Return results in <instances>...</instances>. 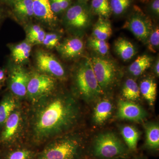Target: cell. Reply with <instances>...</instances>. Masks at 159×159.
<instances>
[{"mask_svg": "<svg viewBox=\"0 0 159 159\" xmlns=\"http://www.w3.org/2000/svg\"><path fill=\"white\" fill-rule=\"evenodd\" d=\"M80 117L78 100L66 92L56 90L31 103L26 117L29 146L40 147L70 133L78 124Z\"/></svg>", "mask_w": 159, "mask_h": 159, "instance_id": "obj_1", "label": "cell"}, {"mask_svg": "<svg viewBox=\"0 0 159 159\" xmlns=\"http://www.w3.org/2000/svg\"><path fill=\"white\" fill-rule=\"evenodd\" d=\"M83 150L82 139L67 134L46 143L34 159H81Z\"/></svg>", "mask_w": 159, "mask_h": 159, "instance_id": "obj_2", "label": "cell"}, {"mask_svg": "<svg viewBox=\"0 0 159 159\" xmlns=\"http://www.w3.org/2000/svg\"><path fill=\"white\" fill-rule=\"evenodd\" d=\"M74 81L77 93L86 102L95 101L103 92L94 74L89 57L83 58L77 65L74 71Z\"/></svg>", "mask_w": 159, "mask_h": 159, "instance_id": "obj_3", "label": "cell"}, {"mask_svg": "<svg viewBox=\"0 0 159 159\" xmlns=\"http://www.w3.org/2000/svg\"><path fill=\"white\" fill-rule=\"evenodd\" d=\"M93 15L87 2L78 1L65 11L63 24L69 32L80 36L90 27Z\"/></svg>", "mask_w": 159, "mask_h": 159, "instance_id": "obj_4", "label": "cell"}, {"mask_svg": "<svg viewBox=\"0 0 159 159\" xmlns=\"http://www.w3.org/2000/svg\"><path fill=\"white\" fill-rule=\"evenodd\" d=\"M26 130V116L19 105L6 120L0 130V147L4 149L20 145Z\"/></svg>", "mask_w": 159, "mask_h": 159, "instance_id": "obj_5", "label": "cell"}, {"mask_svg": "<svg viewBox=\"0 0 159 159\" xmlns=\"http://www.w3.org/2000/svg\"><path fill=\"white\" fill-rule=\"evenodd\" d=\"M92 153L100 159H111L126 155L128 148L116 134L107 131L99 134L95 138Z\"/></svg>", "mask_w": 159, "mask_h": 159, "instance_id": "obj_6", "label": "cell"}, {"mask_svg": "<svg viewBox=\"0 0 159 159\" xmlns=\"http://www.w3.org/2000/svg\"><path fill=\"white\" fill-rule=\"evenodd\" d=\"M57 79L36 71L31 73L26 97L31 103L36 102L56 90Z\"/></svg>", "mask_w": 159, "mask_h": 159, "instance_id": "obj_7", "label": "cell"}, {"mask_svg": "<svg viewBox=\"0 0 159 159\" xmlns=\"http://www.w3.org/2000/svg\"><path fill=\"white\" fill-rule=\"evenodd\" d=\"M94 74L103 92L113 85L116 80L117 67L113 61L106 56L93 55L90 58Z\"/></svg>", "mask_w": 159, "mask_h": 159, "instance_id": "obj_8", "label": "cell"}, {"mask_svg": "<svg viewBox=\"0 0 159 159\" xmlns=\"http://www.w3.org/2000/svg\"><path fill=\"white\" fill-rule=\"evenodd\" d=\"M153 27L150 18L139 7L134 6L122 28L130 31L137 39L143 43L147 44Z\"/></svg>", "mask_w": 159, "mask_h": 159, "instance_id": "obj_9", "label": "cell"}, {"mask_svg": "<svg viewBox=\"0 0 159 159\" xmlns=\"http://www.w3.org/2000/svg\"><path fill=\"white\" fill-rule=\"evenodd\" d=\"M7 71V84L9 92L17 99L26 97L31 73L23 66L16 64L12 61L8 63Z\"/></svg>", "mask_w": 159, "mask_h": 159, "instance_id": "obj_10", "label": "cell"}, {"mask_svg": "<svg viewBox=\"0 0 159 159\" xmlns=\"http://www.w3.org/2000/svg\"><path fill=\"white\" fill-rule=\"evenodd\" d=\"M35 65L37 71L60 80H65L67 74L62 63L53 54L44 50L36 51Z\"/></svg>", "mask_w": 159, "mask_h": 159, "instance_id": "obj_11", "label": "cell"}, {"mask_svg": "<svg viewBox=\"0 0 159 159\" xmlns=\"http://www.w3.org/2000/svg\"><path fill=\"white\" fill-rule=\"evenodd\" d=\"M56 49L63 59L72 60L82 56L84 51V42L80 36L74 35L61 42Z\"/></svg>", "mask_w": 159, "mask_h": 159, "instance_id": "obj_12", "label": "cell"}, {"mask_svg": "<svg viewBox=\"0 0 159 159\" xmlns=\"http://www.w3.org/2000/svg\"><path fill=\"white\" fill-rule=\"evenodd\" d=\"M117 116L119 119L135 122H142L147 116V113L140 105L131 101L119 100Z\"/></svg>", "mask_w": 159, "mask_h": 159, "instance_id": "obj_13", "label": "cell"}, {"mask_svg": "<svg viewBox=\"0 0 159 159\" xmlns=\"http://www.w3.org/2000/svg\"><path fill=\"white\" fill-rule=\"evenodd\" d=\"M34 17L44 25L54 28L57 22V16L51 9L49 0H32Z\"/></svg>", "mask_w": 159, "mask_h": 159, "instance_id": "obj_14", "label": "cell"}, {"mask_svg": "<svg viewBox=\"0 0 159 159\" xmlns=\"http://www.w3.org/2000/svg\"><path fill=\"white\" fill-rule=\"evenodd\" d=\"M38 151L20 145L0 150L1 159H34Z\"/></svg>", "mask_w": 159, "mask_h": 159, "instance_id": "obj_15", "label": "cell"}, {"mask_svg": "<svg viewBox=\"0 0 159 159\" xmlns=\"http://www.w3.org/2000/svg\"><path fill=\"white\" fill-rule=\"evenodd\" d=\"M11 53V61L19 65L23 66L29 61L31 55L32 45L27 40L8 45Z\"/></svg>", "mask_w": 159, "mask_h": 159, "instance_id": "obj_16", "label": "cell"}, {"mask_svg": "<svg viewBox=\"0 0 159 159\" xmlns=\"http://www.w3.org/2000/svg\"><path fill=\"white\" fill-rule=\"evenodd\" d=\"M12 5L13 14L20 22L26 25L34 17L32 0H17Z\"/></svg>", "mask_w": 159, "mask_h": 159, "instance_id": "obj_17", "label": "cell"}, {"mask_svg": "<svg viewBox=\"0 0 159 159\" xmlns=\"http://www.w3.org/2000/svg\"><path fill=\"white\" fill-rule=\"evenodd\" d=\"M18 99L11 92H6L0 101V130L11 113L19 106Z\"/></svg>", "mask_w": 159, "mask_h": 159, "instance_id": "obj_18", "label": "cell"}, {"mask_svg": "<svg viewBox=\"0 0 159 159\" xmlns=\"http://www.w3.org/2000/svg\"><path fill=\"white\" fill-rule=\"evenodd\" d=\"M114 50L117 55L124 61H127L137 54L135 47L128 40L119 37L114 43Z\"/></svg>", "mask_w": 159, "mask_h": 159, "instance_id": "obj_19", "label": "cell"}, {"mask_svg": "<svg viewBox=\"0 0 159 159\" xmlns=\"http://www.w3.org/2000/svg\"><path fill=\"white\" fill-rule=\"evenodd\" d=\"M145 133V146L148 149L157 150L159 148L158 123L149 122L144 125Z\"/></svg>", "mask_w": 159, "mask_h": 159, "instance_id": "obj_20", "label": "cell"}, {"mask_svg": "<svg viewBox=\"0 0 159 159\" xmlns=\"http://www.w3.org/2000/svg\"><path fill=\"white\" fill-rule=\"evenodd\" d=\"M113 106L110 101L103 100L99 101L94 109L93 120L97 125H101L111 117Z\"/></svg>", "mask_w": 159, "mask_h": 159, "instance_id": "obj_21", "label": "cell"}, {"mask_svg": "<svg viewBox=\"0 0 159 159\" xmlns=\"http://www.w3.org/2000/svg\"><path fill=\"white\" fill-rule=\"evenodd\" d=\"M112 34L111 25L108 19L99 17L93 28L92 37L107 41Z\"/></svg>", "mask_w": 159, "mask_h": 159, "instance_id": "obj_22", "label": "cell"}, {"mask_svg": "<svg viewBox=\"0 0 159 159\" xmlns=\"http://www.w3.org/2000/svg\"><path fill=\"white\" fill-rule=\"evenodd\" d=\"M26 40L31 45H42L46 32L41 26L37 24H26Z\"/></svg>", "mask_w": 159, "mask_h": 159, "instance_id": "obj_23", "label": "cell"}, {"mask_svg": "<svg viewBox=\"0 0 159 159\" xmlns=\"http://www.w3.org/2000/svg\"><path fill=\"white\" fill-rule=\"evenodd\" d=\"M139 87L140 93L148 101L149 105L152 106L156 99V83L152 78H145L141 81Z\"/></svg>", "mask_w": 159, "mask_h": 159, "instance_id": "obj_24", "label": "cell"}, {"mask_svg": "<svg viewBox=\"0 0 159 159\" xmlns=\"http://www.w3.org/2000/svg\"><path fill=\"white\" fill-rule=\"evenodd\" d=\"M120 131L128 149L135 150L140 137L139 131L134 126L124 125L120 127Z\"/></svg>", "mask_w": 159, "mask_h": 159, "instance_id": "obj_25", "label": "cell"}, {"mask_svg": "<svg viewBox=\"0 0 159 159\" xmlns=\"http://www.w3.org/2000/svg\"><path fill=\"white\" fill-rule=\"evenodd\" d=\"M152 61V58L148 54L140 55L129 66V72L134 77L141 76L150 67Z\"/></svg>", "mask_w": 159, "mask_h": 159, "instance_id": "obj_26", "label": "cell"}, {"mask_svg": "<svg viewBox=\"0 0 159 159\" xmlns=\"http://www.w3.org/2000/svg\"><path fill=\"white\" fill-rule=\"evenodd\" d=\"M93 15L108 19L112 14L109 0H92L90 6Z\"/></svg>", "mask_w": 159, "mask_h": 159, "instance_id": "obj_27", "label": "cell"}, {"mask_svg": "<svg viewBox=\"0 0 159 159\" xmlns=\"http://www.w3.org/2000/svg\"><path fill=\"white\" fill-rule=\"evenodd\" d=\"M122 93L124 98L131 101L139 99L141 94L139 85L131 78H128L125 80L122 86Z\"/></svg>", "mask_w": 159, "mask_h": 159, "instance_id": "obj_28", "label": "cell"}, {"mask_svg": "<svg viewBox=\"0 0 159 159\" xmlns=\"http://www.w3.org/2000/svg\"><path fill=\"white\" fill-rule=\"evenodd\" d=\"M88 45L97 55L106 56L109 53L110 46L107 41L91 37L88 40Z\"/></svg>", "mask_w": 159, "mask_h": 159, "instance_id": "obj_29", "label": "cell"}, {"mask_svg": "<svg viewBox=\"0 0 159 159\" xmlns=\"http://www.w3.org/2000/svg\"><path fill=\"white\" fill-rule=\"evenodd\" d=\"M112 14L122 16L127 11L132 4V0H109Z\"/></svg>", "mask_w": 159, "mask_h": 159, "instance_id": "obj_30", "label": "cell"}, {"mask_svg": "<svg viewBox=\"0 0 159 159\" xmlns=\"http://www.w3.org/2000/svg\"><path fill=\"white\" fill-rule=\"evenodd\" d=\"M61 34L57 32L46 33L42 45L46 49L52 50L57 48L61 40Z\"/></svg>", "mask_w": 159, "mask_h": 159, "instance_id": "obj_31", "label": "cell"}, {"mask_svg": "<svg viewBox=\"0 0 159 159\" xmlns=\"http://www.w3.org/2000/svg\"><path fill=\"white\" fill-rule=\"evenodd\" d=\"M148 50L153 53H156L159 47V29L158 26L152 28L148 36L147 44Z\"/></svg>", "mask_w": 159, "mask_h": 159, "instance_id": "obj_32", "label": "cell"}, {"mask_svg": "<svg viewBox=\"0 0 159 159\" xmlns=\"http://www.w3.org/2000/svg\"><path fill=\"white\" fill-rule=\"evenodd\" d=\"M148 12L152 16L158 18L159 16V0H150L147 7Z\"/></svg>", "mask_w": 159, "mask_h": 159, "instance_id": "obj_33", "label": "cell"}, {"mask_svg": "<svg viewBox=\"0 0 159 159\" xmlns=\"http://www.w3.org/2000/svg\"><path fill=\"white\" fill-rule=\"evenodd\" d=\"M62 12H64L71 5V0H57Z\"/></svg>", "mask_w": 159, "mask_h": 159, "instance_id": "obj_34", "label": "cell"}, {"mask_svg": "<svg viewBox=\"0 0 159 159\" xmlns=\"http://www.w3.org/2000/svg\"><path fill=\"white\" fill-rule=\"evenodd\" d=\"M6 78V70L2 68H0V86L2 85Z\"/></svg>", "mask_w": 159, "mask_h": 159, "instance_id": "obj_35", "label": "cell"}, {"mask_svg": "<svg viewBox=\"0 0 159 159\" xmlns=\"http://www.w3.org/2000/svg\"><path fill=\"white\" fill-rule=\"evenodd\" d=\"M153 70L157 77L159 76V57H158L156 60L154 65Z\"/></svg>", "mask_w": 159, "mask_h": 159, "instance_id": "obj_36", "label": "cell"}, {"mask_svg": "<svg viewBox=\"0 0 159 159\" xmlns=\"http://www.w3.org/2000/svg\"><path fill=\"white\" fill-rule=\"evenodd\" d=\"M4 2L8 3V4H12L17 0H2Z\"/></svg>", "mask_w": 159, "mask_h": 159, "instance_id": "obj_37", "label": "cell"}, {"mask_svg": "<svg viewBox=\"0 0 159 159\" xmlns=\"http://www.w3.org/2000/svg\"><path fill=\"white\" fill-rule=\"evenodd\" d=\"M2 13L1 9H0V25H1V23H2Z\"/></svg>", "mask_w": 159, "mask_h": 159, "instance_id": "obj_38", "label": "cell"}, {"mask_svg": "<svg viewBox=\"0 0 159 159\" xmlns=\"http://www.w3.org/2000/svg\"><path fill=\"white\" fill-rule=\"evenodd\" d=\"M146 159L143 158V157H139L136 158L135 159Z\"/></svg>", "mask_w": 159, "mask_h": 159, "instance_id": "obj_39", "label": "cell"}, {"mask_svg": "<svg viewBox=\"0 0 159 159\" xmlns=\"http://www.w3.org/2000/svg\"><path fill=\"white\" fill-rule=\"evenodd\" d=\"M79 1H81V2H87L89 0H78Z\"/></svg>", "mask_w": 159, "mask_h": 159, "instance_id": "obj_40", "label": "cell"}, {"mask_svg": "<svg viewBox=\"0 0 159 159\" xmlns=\"http://www.w3.org/2000/svg\"><path fill=\"white\" fill-rule=\"evenodd\" d=\"M0 159H1V153H0Z\"/></svg>", "mask_w": 159, "mask_h": 159, "instance_id": "obj_41", "label": "cell"}, {"mask_svg": "<svg viewBox=\"0 0 159 159\" xmlns=\"http://www.w3.org/2000/svg\"></svg>", "mask_w": 159, "mask_h": 159, "instance_id": "obj_42", "label": "cell"}]
</instances>
